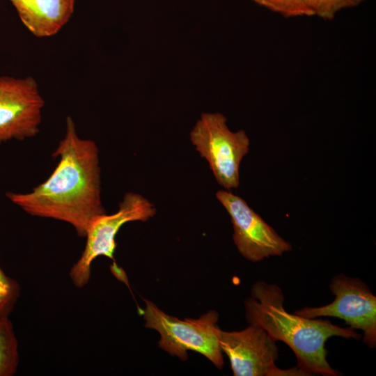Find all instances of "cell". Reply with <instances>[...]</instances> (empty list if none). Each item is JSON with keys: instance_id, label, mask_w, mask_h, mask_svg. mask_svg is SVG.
I'll use <instances>...</instances> for the list:
<instances>
[{"instance_id": "12", "label": "cell", "mask_w": 376, "mask_h": 376, "mask_svg": "<svg viewBox=\"0 0 376 376\" xmlns=\"http://www.w3.org/2000/svg\"><path fill=\"white\" fill-rule=\"evenodd\" d=\"M284 17L313 16L306 0H251Z\"/></svg>"}, {"instance_id": "11", "label": "cell", "mask_w": 376, "mask_h": 376, "mask_svg": "<svg viewBox=\"0 0 376 376\" xmlns=\"http://www.w3.org/2000/svg\"><path fill=\"white\" fill-rule=\"evenodd\" d=\"M19 363L18 343L8 317L0 318V376L15 374Z\"/></svg>"}, {"instance_id": "14", "label": "cell", "mask_w": 376, "mask_h": 376, "mask_svg": "<svg viewBox=\"0 0 376 376\" xmlns=\"http://www.w3.org/2000/svg\"><path fill=\"white\" fill-rule=\"evenodd\" d=\"M19 283L7 276L0 267V318L8 317L19 297Z\"/></svg>"}, {"instance_id": "6", "label": "cell", "mask_w": 376, "mask_h": 376, "mask_svg": "<svg viewBox=\"0 0 376 376\" xmlns=\"http://www.w3.org/2000/svg\"><path fill=\"white\" fill-rule=\"evenodd\" d=\"M334 300L324 306L304 307L294 313L307 318L334 317L343 320L349 327L363 332V341L370 348L376 346V297L359 278L338 274L329 285Z\"/></svg>"}, {"instance_id": "1", "label": "cell", "mask_w": 376, "mask_h": 376, "mask_svg": "<svg viewBox=\"0 0 376 376\" xmlns=\"http://www.w3.org/2000/svg\"><path fill=\"white\" fill-rule=\"evenodd\" d=\"M53 157L59 162L49 178L26 193L7 192V198L26 213L70 224L85 237L93 221L106 213L101 200L99 149L79 137L68 116L65 132Z\"/></svg>"}, {"instance_id": "10", "label": "cell", "mask_w": 376, "mask_h": 376, "mask_svg": "<svg viewBox=\"0 0 376 376\" xmlns=\"http://www.w3.org/2000/svg\"><path fill=\"white\" fill-rule=\"evenodd\" d=\"M24 26L36 37L58 33L73 15L75 0H9Z\"/></svg>"}, {"instance_id": "3", "label": "cell", "mask_w": 376, "mask_h": 376, "mask_svg": "<svg viewBox=\"0 0 376 376\" xmlns=\"http://www.w3.org/2000/svg\"><path fill=\"white\" fill-rule=\"evenodd\" d=\"M144 308L139 309L147 328L160 334L159 346L181 360L187 359V351L198 352L217 368L224 366L219 341L218 313L210 311L200 318L180 320L160 310L153 302L145 300Z\"/></svg>"}, {"instance_id": "2", "label": "cell", "mask_w": 376, "mask_h": 376, "mask_svg": "<svg viewBox=\"0 0 376 376\" xmlns=\"http://www.w3.org/2000/svg\"><path fill=\"white\" fill-rule=\"evenodd\" d=\"M284 301L279 286L257 281L252 285L251 297L244 301L247 322L260 327L274 340L290 347L296 356L297 367L306 375H340L327 359L326 342L333 336L359 340L361 335L329 320L307 318L288 312Z\"/></svg>"}, {"instance_id": "5", "label": "cell", "mask_w": 376, "mask_h": 376, "mask_svg": "<svg viewBox=\"0 0 376 376\" xmlns=\"http://www.w3.org/2000/svg\"><path fill=\"white\" fill-rule=\"evenodd\" d=\"M155 214L154 204L139 194L128 192L124 195L116 212L97 217L87 230L86 242L80 258L70 270L73 284L79 288L88 284L91 265L96 258L104 256L113 260L116 236L125 224L146 221Z\"/></svg>"}, {"instance_id": "8", "label": "cell", "mask_w": 376, "mask_h": 376, "mask_svg": "<svg viewBox=\"0 0 376 376\" xmlns=\"http://www.w3.org/2000/svg\"><path fill=\"white\" fill-rule=\"evenodd\" d=\"M44 105L33 77L0 76V145L35 136L40 131Z\"/></svg>"}, {"instance_id": "4", "label": "cell", "mask_w": 376, "mask_h": 376, "mask_svg": "<svg viewBox=\"0 0 376 376\" xmlns=\"http://www.w3.org/2000/svg\"><path fill=\"white\" fill-rule=\"evenodd\" d=\"M220 113H204L190 132V139L209 163L217 182L226 189L240 185V165L249 152L250 141L244 130L232 132Z\"/></svg>"}, {"instance_id": "9", "label": "cell", "mask_w": 376, "mask_h": 376, "mask_svg": "<svg viewBox=\"0 0 376 376\" xmlns=\"http://www.w3.org/2000/svg\"><path fill=\"white\" fill-rule=\"evenodd\" d=\"M216 197L230 216L233 241L243 257L252 262H259L270 256H281L291 251V244L281 237L244 199L226 190L217 191Z\"/></svg>"}, {"instance_id": "7", "label": "cell", "mask_w": 376, "mask_h": 376, "mask_svg": "<svg viewBox=\"0 0 376 376\" xmlns=\"http://www.w3.org/2000/svg\"><path fill=\"white\" fill-rule=\"evenodd\" d=\"M221 351L229 358L235 376H306L297 367L283 370L275 365L279 347L259 326L249 325L238 331L219 330Z\"/></svg>"}, {"instance_id": "13", "label": "cell", "mask_w": 376, "mask_h": 376, "mask_svg": "<svg viewBox=\"0 0 376 376\" xmlns=\"http://www.w3.org/2000/svg\"><path fill=\"white\" fill-rule=\"evenodd\" d=\"M313 15L325 20L333 19L340 10L357 7L366 0H306Z\"/></svg>"}]
</instances>
